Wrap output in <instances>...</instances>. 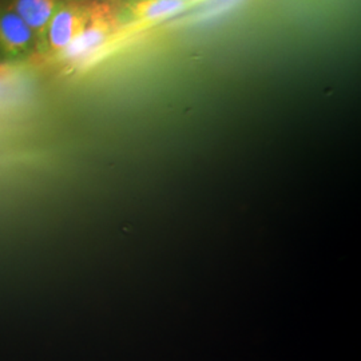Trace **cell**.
<instances>
[{
	"instance_id": "6da1fadb",
	"label": "cell",
	"mask_w": 361,
	"mask_h": 361,
	"mask_svg": "<svg viewBox=\"0 0 361 361\" xmlns=\"http://www.w3.org/2000/svg\"><path fill=\"white\" fill-rule=\"evenodd\" d=\"M116 31V18L111 7L104 1H90V18L87 25L56 58L66 65H82L101 51Z\"/></svg>"
},
{
	"instance_id": "7a4b0ae2",
	"label": "cell",
	"mask_w": 361,
	"mask_h": 361,
	"mask_svg": "<svg viewBox=\"0 0 361 361\" xmlns=\"http://www.w3.org/2000/svg\"><path fill=\"white\" fill-rule=\"evenodd\" d=\"M90 18V1L61 3L43 40L50 54L58 56L77 39Z\"/></svg>"
},
{
	"instance_id": "3957f363",
	"label": "cell",
	"mask_w": 361,
	"mask_h": 361,
	"mask_svg": "<svg viewBox=\"0 0 361 361\" xmlns=\"http://www.w3.org/2000/svg\"><path fill=\"white\" fill-rule=\"evenodd\" d=\"M37 44L31 28L6 6L0 7V51L8 58L25 56Z\"/></svg>"
},
{
	"instance_id": "277c9868",
	"label": "cell",
	"mask_w": 361,
	"mask_h": 361,
	"mask_svg": "<svg viewBox=\"0 0 361 361\" xmlns=\"http://www.w3.org/2000/svg\"><path fill=\"white\" fill-rule=\"evenodd\" d=\"M59 0H10L8 7L34 32L37 43H42L54 13L59 8Z\"/></svg>"
},
{
	"instance_id": "5b68a950",
	"label": "cell",
	"mask_w": 361,
	"mask_h": 361,
	"mask_svg": "<svg viewBox=\"0 0 361 361\" xmlns=\"http://www.w3.org/2000/svg\"><path fill=\"white\" fill-rule=\"evenodd\" d=\"M186 4V0H137L130 6V15L138 23H152L182 13Z\"/></svg>"
},
{
	"instance_id": "8992f818",
	"label": "cell",
	"mask_w": 361,
	"mask_h": 361,
	"mask_svg": "<svg viewBox=\"0 0 361 361\" xmlns=\"http://www.w3.org/2000/svg\"><path fill=\"white\" fill-rule=\"evenodd\" d=\"M20 71L15 66L1 63L0 65V104L4 102L18 85Z\"/></svg>"
},
{
	"instance_id": "52a82bcc",
	"label": "cell",
	"mask_w": 361,
	"mask_h": 361,
	"mask_svg": "<svg viewBox=\"0 0 361 361\" xmlns=\"http://www.w3.org/2000/svg\"><path fill=\"white\" fill-rule=\"evenodd\" d=\"M74 1H102V0H74Z\"/></svg>"
},
{
	"instance_id": "ba28073f",
	"label": "cell",
	"mask_w": 361,
	"mask_h": 361,
	"mask_svg": "<svg viewBox=\"0 0 361 361\" xmlns=\"http://www.w3.org/2000/svg\"><path fill=\"white\" fill-rule=\"evenodd\" d=\"M135 1H137V0H135Z\"/></svg>"
}]
</instances>
